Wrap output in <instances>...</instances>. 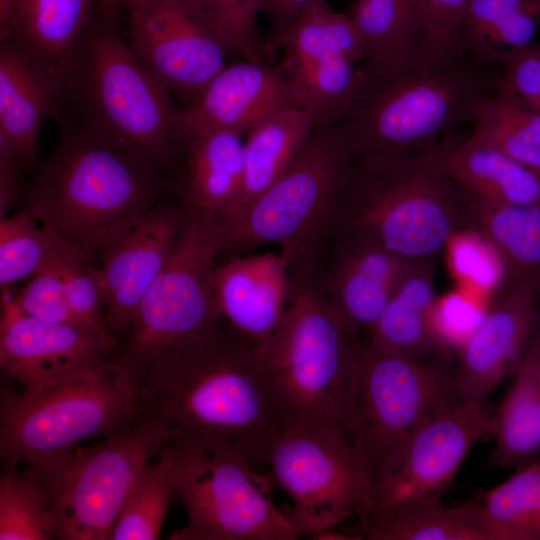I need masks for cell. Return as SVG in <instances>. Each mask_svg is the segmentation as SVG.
Segmentation results:
<instances>
[{"label":"cell","instance_id":"1","mask_svg":"<svg viewBox=\"0 0 540 540\" xmlns=\"http://www.w3.org/2000/svg\"><path fill=\"white\" fill-rule=\"evenodd\" d=\"M133 416L167 441L186 443L261 471L283 427L263 350L225 319L167 353L136 382Z\"/></svg>","mask_w":540,"mask_h":540},{"label":"cell","instance_id":"2","mask_svg":"<svg viewBox=\"0 0 540 540\" xmlns=\"http://www.w3.org/2000/svg\"><path fill=\"white\" fill-rule=\"evenodd\" d=\"M60 81L56 116L101 135L163 173L181 163L190 139L182 109L124 39L121 10L94 2Z\"/></svg>","mask_w":540,"mask_h":540},{"label":"cell","instance_id":"3","mask_svg":"<svg viewBox=\"0 0 540 540\" xmlns=\"http://www.w3.org/2000/svg\"><path fill=\"white\" fill-rule=\"evenodd\" d=\"M55 119L58 144L39 166L23 211L93 259L159 201L164 173L64 116Z\"/></svg>","mask_w":540,"mask_h":540},{"label":"cell","instance_id":"4","mask_svg":"<svg viewBox=\"0 0 540 540\" xmlns=\"http://www.w3.org/2000/svg\"><path fill=\"white\" fill-rule=\"evenodd\" d=\"M492 66L465 55L420 60L390 76L362 68L356 93L333 127L355 160L414 158L442 133L473 122L482 100L498 89Z\"/></svg>","mask_w":540,"mask_h":540},{"label":"cell","instance_id":"5","mask_svg":"<svg viewBox=\"0 0 540 540\" xmlns=\"http://www.w3.org/2000/svg\"><path fill=\"white\" fill-rule=\"evenodd\" d=\"M290 271L287 309L262 349L270 395L283 426L331 424L349 433L363 340L339 320L314 265L293 263Z\"/></svg>","mask_w":540,"mask_h":540},{"label":"cell","instance_id":"6","mask_svg":"<svg viewBox=\"0 0 540 540\" xmlns=\"http://www.w3.org/2000/svg\"><path fill=\"white\" fill-rule=\"evenodd\" d=\"M472 195L415 158L354 161L333 230L408 260L438 257L472 227Z\"/></svg>","mask_w":540,"mask_h":540},{"label":"cell","instance_id":"7","mask_svg":"<svg viewBox=\"0 0 540 540\" xmlns=\"http://www.w3.org/2000/svg\"><path fill=\"white\" fill-rule=\"evenodd\" d=\"M136 386L116 359L79 374L17 391L0 390V457L42 467L131 420Z\"/></svg>","mask_w":540,"mask_h":540},{"label":"cell","instance_id":"8","mask_svg":"<svg viewBox=\"0 0 540 540\" xmlns=\"http://www.w3.org/2000/svg\"><path fill=\"white\" fill-rule=\"evenodd\" d=\"M355 159L334 127L313 128L285 173L240 212L219 216L220 255L278 244L290 262L313 259L330 236Z\"/></svg>","mask_w":540,"mask_h":540},{"label":"cell","instance_id":"9","mask_svg":"<svg viewBox=\"0 0 540 540\" xmlns=\"http://www.w3.org/2000/svg\"><path fill=\"white\" fill-rule=\"evenodd\" d=\"M223 243L215 212L187 207L176 247L139 305L118 360L134 384L176 347L206 334L224 318L214 285Z\"/></svg>","mask_w":540,"mask_h":540},{"label":"cell","instance_id":"10","mask_svg":"<svg viewBox=\"0 0 540 540\" xmlns=\"http://www.w3.org/2000/svg\"><path fill=\"white\" fill-rule=\"evenodd\" d=\"M165 442L151 421L132 416L101 442L30 467L48 491L58 539L110 540L133 483Z\"/></svg>","mask_w":540,"mask_h":540},{"label":"cell","instance_id":"11","mask_svg":"<svg viewBox=\"0 0 540 540\" xmlns=\"http://www.w3.org/2000/svg\"><path fill=\"white\" fill-rule=\"evenodd\" d=\"M268 466L291 499L284 512L298 537L336 527L370 508L374 473L348 433L331 424L284 425Z\"/></svg>","mask_w":540,"mask_h":540},{"label":"cell","instance_id":"12","mask_svg":"<svg viewBox=\"0 0 540 540\" xmlns=\"http://www.w3.org/2000/svg\"><path fill=\"white\" fill-rule=\"evenodd\" d=\"M176 495L188 524L169 540H295L284 510L274 504L270 473L201 447L167 441Z\"/></svg>","mask_w":540,"mask_h":540},{"label":"cell","instance_id":"13","mask_svg":"<svg viewBox=\"0 0 540 540\" xmlns=\"http://www.w3.org/2000/svg\"><path fill=\"white\" fill-rule=\"evenodd\" d=\"M453 367L361 342L348 434L374 476L382 460L416 428L461 403Z\"/></svg>","mask_w":540,"mask_h":540},{"label":"cell","instance_id":"14","mask_svg":"<svg viewBox=\"0 0 540 540\" xmlns=\"http://www.w3.org/2000/svg\"><path fill=\"white\" fill-rule=\"evenodd\" d=\"M493 410L461 402L416 428L378 466L361 520L441 502L470 450L492 438Z\"/></svg>","mask_w":540,"mask_h":540},{"label":"cell","instance_id":"15","mask_svg":"<svg viewBox=\"0 0 540 540\" xmlns=\"http://www.w3.org/2000/svg\"><path fill=\"white\" fill-rule=\"evenodd\" d=\"M272 49L297 107L307 111L313 128L333 127L358 88L363 46L346 13L316 0L292 23L271 35Z\"/></svg>","mask_w":540,"mask_h":540},{"label":"cell","instance_id":"16","mask_svg":"<svg viewBox=\"0 0 540 540\" xmlns=\"http://www.w3.org/2000/svg\"><path fill=\"white\" fill-rule=\"evenodd\" d=\"M127 41L150 72L187 104L225 67L230 53L182 0H145L130 11Z\"/></svg>","mask_w":540,"mask_h":540},{"label":"cell","instance_id":"17","mask_svg":"<svg viewBox=\"0 0 540 540\" xmlns=\"http://www.w3.org/2000/svg\"><path fill=\"white\" fill-rule=\"evenodd\" d=\"M0 367L23 389L97 368L111 360L117 338L25 314L9 286L2 288Z\"/></svg>","mask_w":540,"mask_h":540},{"label":"cell","instance_id":"18","mask_svg":"<svg viewBox=\"0 0 540 540\" xmlns=\"http://www.w3.org/2000/svg\"><path fill=\"white\" fill-rule=\"evenodd\" d=\"M186 215L180 200H159L101 250L106 325L114 336L128 335L146 292L176 247Z\"/></svg>","mask_w":540,"mask_h":540},{"label":"cell","instance_id":"19","mask_svg":"<svg viewBox=\"0 0 540 540\" xmlns=\"http://www.w3.org/2000/svg\"><path fill=\"white\" fill-rule=\"evenodd\" d=\"M539 289L540 280H513L490 300L453 367L461 402L486 403L502 379L513 373L540 321Z\"/></svg>","mask_w":540,"mask_h":540},{"label":"cell","instance_id":"20","mask_svg":"<svg viewBox=\"0 0 540 540\" xmlns=\"http://www.w3.org/2000/svg\"><path fill=\"white\" fill-rule=\"evenodd\" d=\"M413 260L332 230L315 259L319 285L345 329L368 336Z\"/></svg>","mask_w":540,"mask_h":540},{"label":"cell","instance_id":"21","mask_svg":"<svg viewBox=\"0 0 540 540\" xmlns=\"http://www.w3.org/2000/svg\"><path fill=\"white\" fill-rule=\"evenodd\" d=\"M297 107L280 65L249 60L225 65L182 117L189 138L212 130L246 135L273 113Z\"/></svg>","mask_w":540,"mask_h":540},{"label":"cell","instance_id":"22","mask_svg":"<svg viewBox=\"0 0 540 540\" xmlns=\"http://www.w3.org/2000/svg\"><path fill=\"white\" fill-rule=\"evenodd\" d=\"M290 268V260L281 252L237 255L215 268L214 285L223 318L262 349L287 309Z\"/></svg>","mask_w":540,"mask_h":540},{"label":"cell","instance_id":"23","mask_svg":"<svg viewBox=\"0 0 540 540\" xmlns=\"http://www.w3.org/2000/svg\"><path fill=\"white\" fill-rule=\"evenodd\" d=\"M414 158L475 197L501 204L540 203V174L472 134L449 135Z\"/></svg>","mask_w":540,"mask_h":540},{"label":"cell","instance_id":"24","mask_svg":"<svg viewBox=\"0 0 540 540\" xmlns=\"http://www.w3.org/2000/svg\"><path fill=\"white\" fill-rule=\"evenodd\" d=\"M60 77L11 41L0 42V135L23 167L38 158L43 124L60 106Z\"/></svg>","mask_w":540,"mask_h":540},{"label":"cell","instance_id":"25","mask_svg":"<svg viewBox=\"0 0 540 540\" xmlns=\"http://www.w3.org/2000/svg\"><path fill=\"white\" fill-rule=\"evenodd\" d=\"M438 257L413 260L366 341L422 362L450 366L451 352L438 338L432 311Z\"/></svg>","mask_w":540,"mask_h":540},{"label":"cell","instance_id":"26","mask_svg":"<svg viewBox=\"0 0 540 540\" xmlns=\"http://www.w3.org/2000/svg\"><path fill=\"white\" fill-rule=\"evenodd\" d=\"M96 0H0V42L11 41L60 77Z\"/></svg>","mask_w":540,"mask_h":540},{"label":"cell","instance_id":"27","mask_svg":"<svg viewBox=\"0 0 540 540\" xmlns=\"http://www.w3.org/2000/svg\"><path fill=\"white\" fill-rule=\"evenodd\" d=\"M348 17L363 46V69L390 76L416 65L424 30L416 0H350Z\"/></svg>","mask_w":540,"mask_h":540},{"label":"cell","instance_id":"28","mask_svg":"<svg viewBox=\"0 0 540 540\" xmlns=\"http://www.w3.org/2000/svg\"><path fill=\"white\" fill-rule=\"evenodd\" d=\"M244 148L243 135L230 130L191 136L176 185L179 200L186 207L224 212L241 186Z\"/></svg>","mask_w":540,"mask_h":540},{"label":"cell","instance_id":"29","mask_svg":"<svg viewBox=\"0 0 540 540\" xmlns=\"http://www.w3.org/2000/svg\"><path fill=\"white\" fill-rule=\"evenodd\" d=\"M513 384L493 410L489 464L512 469L540 457V321L515 367Z\"/></svg>","mask_w":540,"mask_h":540},{"label":"cell","instance_id":"30","mask_svg":"<svg viewBox=\"0 0 540 540\" xmlns=\"http://www.w3.org/2000/svg\"><path fill=\"white\" fill-rule=\"evenodd\" d=\"M312 130L311 116L299 107L279 110L254 126L245 138L239 192L218 215L232 216L268 190L297 158Z\"/></svg>","mask_w":540,"mask_h":540},{"label":"cell","instance_id":"31","mask_svg":"<svg viewBox=\"0 0 540 540\" xmlns=\"http://www.w3.org/2000/svg\"><path fill=\"white\" fill-rule=\"evenodd\" d=\"M361 531L369 540H505L478 496L455 506L438 502L366 518Z\"/></svg>","mask_w":540,"mask_h":540},{"label":"cell","instance_id":"32","mask_svg":"<svg viewBox=\"0 0 540 540\" xmlns=\"http://www.w3.org/2000/svg\"><path fill=\"white\" fill-rule=\"evenodd\" d=\"M540 0H467L460 31L464 52L486 64H499L508 51L534 43Z\"/></svg>","mask_w":540,"mask_h":540},{"label":"cell","instance_id":"33","mask_svg":"<svg viewBox=\"0 0 540 540\" xmlns=\"http://www.w3.org/2000/svg\"><path fill=\"white\" fill-rule=\"evenodd\" d=\"M21 211L0 220V285L9 286L29 276L60 274L78 261L92 260L83 250L54 230L35 224Z\"/></svg>","mask_w":540,"mask_h":540},{"label":"cell","instance_id":"34","mask_svg":"<svg viewBox=\"0 0 540 540\" xmlns=\"http://www.w3.org/2000/svg\"><path fill=\"white\" fill-rule=\"evenodd\" d=\"M471 212L472 227L502 255L509 281L540 280V203L501 204L472 195Z\"/></svg>","mask_w":540,"mask_h":540},{"label":"cell","instance_id":"35","mask_svg":"<svg viewBox=\"0 0 540 540\" xmlns=\"http://www.w3.org/2000/svg\"><path fill=\"white\" fill-rule=\"evenodd\" d=\"M472 135L540 174V109L496 90L476 109Z\"/></svg>","mask_w":540,"mask_h":540},{"label":"cell","instance_id":"36","mask_svg":"<svg viewBox=\"0 0 540 540\" xmlns=\"http://www.w3.org/2000/svg\"><path fill=\"white\" fill-rule=\"evenodd\" d=\"M58 539L48 491L31 473L5 463L0 476V540Z\"/></svg>","mask_w":540,"mask_h":540},{"label":"cell","instance_id":"37","mask_svg":"<svg viewBox=\"0 0 540 540\" xmlns=\"http://www.w3.org/2000/svg\"><path fill=\"white\" fill-rule=\"evenodd\" d=\"M478 497L505 540H540V460L515 468L504 482Z\"/></svg>","mask_w":540,"mask_h":540},{"label":"cell","instance_id":"38","mask_svg":"<svg viewBox=\"0 0 540 540\" xmlns=\"http://www.w3.org/2000/svg\"><path fill=\"white\" fill-rule=\"evenodd\" d=\"M174 495L171 467L160 452L157 461L147 463L133 483L110 540L159 539Z\"/></svg>","mask_w":540,"mask_h":540},{"label":"cell","instance_id":"39","mask_svg":"<svg viewBox=\"0 0 540 540\" xmlns=\"http://www.w3.org/2000/svg\"><path fill=\"white\" fill-rule=\"evenodd\" d=\"M189 11L229 49L245 60L273 63L270 44L262 37L257 16L263 0H182Z\"/></svg>","mask_w":540,"mask_h":540},{"label":"cell","instance_id":"40","mask_svg":"<svg viewBox=\"0 0 540 540\" xmlns=\"http://www.w3.org/2000/svg\"><path fill=\"white\" fill-rule=\"evenodd\" d=\"M443 253L458 287L488 301L509 282L508 269L502 255L477 228L469 227L453 234Z\"/></svg>","mask_w":540,"mask_h":540},{"label":"cell","instance_id":"41","mask_svg":"<svg viewBox=\"0 0 540 540\" xmlns=\"http://www.w3.org/2000/svg\"><path fill=\"white\" fill-rule=\"evenodd\" d=\"M467 0H416L424 40L421 59L441 62L466 55L461 41V21Z\"/></svg>","mask_w":540,"mask_h":540},{"label":"cell","instance_id":"42","mask_svg":"<svg viewBox=\"0 0 540 540\" xmlns=\"http://www.w3.org/2000/svg\"><path fill=\"white\" fill-rule=\"evenodd\" d=\"M68 302L79 320L100 335L117 338L107 328V294L100 267L84 259L67 266L61 273Z\"/></svg>","mask_w":540,"mask_h":540},{"label":"cell","instance_id":"43","mask_svg":"<svg viewBox=\"0 0 540 540\" xmlns=\"http://www.w3.org/2000/svg\"><path fill=\"white\" fill-rule=\"evenodd\" d=\"M489 302L461 287L437 296L432 311L433 325L438 338L451 353L455 348L459 352L480 324Z\"/></svg>","mask_w":540,"mask_h":540},{"label":"cell","instance_id":"44","mask_svg":"<svg viewBox=\"0 0 540 540\" xmlns=\"http://www.w3.org/2000/svg\"><path fill=\"white\" fill-rule=\"evenodd\" d=\"M15 297L22 311L30 317L86 328L70 307L60 274L45 273L33 276L25 287L15 293Z\"/></svg>","mask_w":540,"mask_h":540},{"label":"cell","instance_id":"45","mask_svg":"<svg viewBox=\"0 0 540 540\" xmlns=\"http://www.w3.org/2000/svg\"><path fill=\"white\" fill-rule=\"evenodd\" d=\"M498 89L540 109V45L508 51L501 58Z\"/></svg>","mask_w":540,"mask_h":540},{"label":"cell","instance_id":"46","mask_svg":"<svg viewBox=\"0 0 540 540\" xmlns=\"http://www.w3.org/2000/svg\"><path fill=\"white\" fill-rule=\"evenodd\" d=\"M23 167L9 141L0 135V220L6 218L18 196V177Z\"/></svg>","mask_w":540,"mask_h":540},{"label":"cell","instance_id":"47","mask_svg":"<svg viewBox=\"0 0 540 540\" xmlns=\"http://www.w3.org/2000/svg\"><path fill=\"white\" fill-rule=\"evenodd\" d=\"M316 0H263L262 13L271 25V35L292 23Z\"/></svg>","mask_w":540,"mask_h":540},{"label":"cell","instance_id":"48","mask_svg":"<svg viewBox=\"0 0 540 540\" xmlns=\"http://www.w3.org/2000/svg\"><path fill=\"white\" fill-rule=\"evenodd\" d=\"M364 534L361 533H350L346 531L339 530L338 528L331 527L325 530H322L310 537V539L315 540H358L364 539Z\"/></svg>","mask_w":540,"mask_h":540},{"label":"cell","instance_id":"49","mask_svg":"<svg viewBox=\"0 0 540 540\" xmlns=\"http://www.w3.org/2000/svg\"><path fill=\"white\" fill-rule=\"evenodd\" d=\"M102 4L117 8L119 10H126L128 13L143 3L145 0H97Z\"/></svg>","mask_w":540,"mask_h":540}]
</instances>
